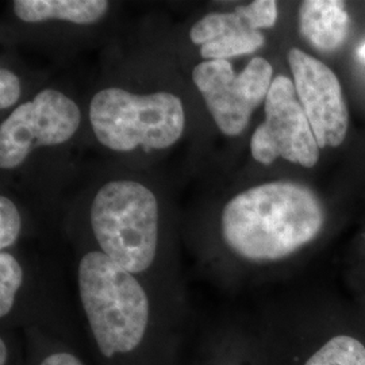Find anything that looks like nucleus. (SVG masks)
<instances>
[{
	"mask_svg": "<svg viewBox=\"0 0 365 365\" xmlns=\"http://www.w3.org/2000/svg\"><path fill=\"white\" fill-rule=\"evenodd\" d=\"M78 291L95 364L180 365L182 330L161 321L138 276L90 250Z\"/></svg>",
	"mask_w": 365,
	"mask_h": 365,
	"instance_id": "obj_1",
	"label": "nucleus"
},
{
	"mask_svg": "<svg viewBox=\"0 0 365 365\" xmlns=\"http://www.w3.org/2000/svg\"><path fill=\"white\" fill-rule=\"evenodd\" d=\"M325 211L313 190L299 182H264L235 195L222 211L225 245L252 262L283 260L321 233Z\"/></svg>",
	"mask_w": 365,
	"mask_h": 365,
	"instance_id": "obj_2",
	"label": "nucleus"
},
{
	"mask_svg": "<svg viewBox=\"0 0 365 365\" xmlns=\"http://www.w3.org/2000/svg\"><path fill=\"white\" fill-rule=\"evenodd\" d=\"M91 227L98 247L107 257L140 276L156 262L158 203L141 182L113 180L92 200Z\"/></svg>",
	"mask_w": 365,
	"mask_h": 365,
	"instance_id": "obj_3",
	"label": "nucleus"
},
{
	"mask_svg": "<svg viewBox=\"0 0 365 365\" xmlns=\"http://www.w3.org/2000/svg\"><path fill=\"white\" fill-rule=\"evenodd\" d=\"M90 120L98 141L111 150L167 149L180 140L185 113L170 92L138 95L111 87L92 98Z\"/></svg>",
	"mask_w": 365,
	"mask_h": 365,
	"instance_id": "obj_4",
	"label": "nucleus"
},
{
	"mask_svg": "<svg viewBox=\"0 0 365 365\" xmlns=\"http://www.w3.org/2000/svg\"><path fill=\"white\" fill-rule=\"evenodd\" d=\"M272 75V66L256 57L240 75L227 60L203 61L195 66L192 80L218 129L235 137L247 129L253 111L265 102Z\"/></svg>",
	"mask_w": 365,
	"mask_h": 365,
	"instance_id": "obj_5",
	"label": "nucleus"
},
{
	"mask_svg": "<svg viewBox=\"0 0 365 365\" xmlns=\"http://www.w3.org/2000/svg\"><path fill=\"white\" fill-rule=\"evenodd\" d=\"M78 105L57 90L38 92L33 101L18 106L0 126V167L14 170L33 149L69 141L78 131Z\"/></svg>",
	"mask_w": 365,
	"mask_h": 365,
	"instance_id": "obj_6",
	"label": "nucleus"
},
{
	"mask_svg": "<svg viewBox=\"0 0 365 365\" xmlns=\"http://www.w3.org/2000/svg\"><path fill=\"white\" fill-rule=\"evenodd\" d=\"M319 145L306 117L294 80L274 78L265 99V120L250 138L252 157L264 165L284 158L304 168H313L319 160Z\"/></svg>",
	"mask_w": 365,
	"mask_h": 365,
	"instance_id": "obj_7",
	"label": "nucleus"
},
{
	"mask_svg": "<svg viewBox=\"0 0 365 365\" xmlns=\"http://www.w3.org/2000/svg\"><path fill=\"white\" fill-rule=\"evenodd\" d=\"M288 64L298 101L319 148H337L349 128V111L339 78L322 61L297 48L288 52Z\"/></svg>",
	"mask_w": 365,
	"mask_h": 365,
	"instance_id": "obj_8",
	"label": "nucleus"
},
{
	"mask_svg": "<svg viewBox=\"0 0 365 365\" xmlns=\"http://www.w3.org/2000/svg\"><path fill=\"white\" fill-rule=\"evenodd\" d=\"M349 30V15L339 0H306L299 7V31L318 52L337 51Z\"/></svg>",
	"mask_w": 365,
	"mask_h": 365,
	"instance_id": "obj_9",
	"label": "nucleus"
},
{
	"mask_svg": "<svg viewBox=\"0 0 365 365\" xmlns=\"http://www.w3.org/2000/svg\"><path fill=\"white\" fill-rule=\"evenodd\" d=\"M107 10L106 0H16L14 3V13L27 24L57 19L91 25L102 19Z\"/></svg>",
	"mask_w": 365,
	"mask_h": 365,
	"instance_id": "obj_10",
	"label": "nucleus"
},
{
	"mask_svg": "<svg viewBox=\"0 0 365 365\" xmlns=\"http://www.w3.org/2000/svg\"><path fill=\"white\" fill-rule=\"evenodd\" d=\"M264 43L265 37L261 31L247 27L200 46V56L206 61L227 60L237 56L256 52Z\"/></svg>",
	"mask_w": 365,
	"mask_h": 365,
	"instance_id": "obj_11",
	"label": "nucleus"
},
{
	"mask_svg": "<svg viewBox=\"0 0 365 365\" xmlns=\"http://www.w3.org/2000/svg\"><path fill=\"white\" fill-rule=\"evenodd\" d=\"M303 365H365L363 342L349 336L329 339Z\"/></svg>",
	"mask_w": 365,
	"mask_h": 365,
	"instance_id": "obj_12",
	"label": "nucleus"
},
{
	"mask_svg": "<svg viewBox=\"0 0 365 365\" xmlns=\"http://www.w3.org/2000/svg\"><path fill=\"white\" fill-rule=\"evenodd\" d=\"M24 280L25 272L21 262L10 252H0V319L3 325L11 319L16 309Z\"/></svg>",
	"mask_w": 365,
	"mask_h": 365,
	"instance_id": "obj_13",
	"label": "nucleus"
},
{
	"mask_svg": "<svg viewBox=\"0 0 365 365\" xmlns=\"http://www.w3.org/2000/svg\"><path fill=\"white\" fill-rule=\"evenodd\" d=\"M249 27L244 19L233 13H211L199 19L194 26L191 27L190 38L192 43L203 46L209 42L222 38L230 33Z\"/></svg>",
	"mask_w": 365,
	"mask_h": 365,
	"instance_id": "obj_14",
	"label": "nucleus"
},
{
	"mask_svg": "<svg viewBox=\"0 0 365 365\" xmlns=\"http://www.w3.org/2000/svg\"><path fill=\"white\" fill-rule=\"evenodd\" d=\"M235 11L250 29L257 31L274 27L277 21V4L274 0H256L248 6L235 7Z\"/></svg>",
	"mask_w": 365,
	"mask_h": 365,
	"instance_id": "obj_15",
	"label": "nucleus"
},
{
	"mask_svg": "<svg viewBox=\"0 0 365 365\" xmlns=\"http://www.w3.org/2000/svg\"><path fill=\"white\" fill-rule=\"evenodd\" d=\"M22 221L19 211L6 196L0 197V249L1 252L11 248L21 235Z\"/></svg>",
	"mask_w": 365,
	"mask_h": 365,
	"instance_id": "obj_16",
	"label": "nucleus"
},
{
	"mask_svg": "<svg viewBox=\"0 0 365 365\" xmlns=\"http://www.w3.org/2000/svg\"><path fill=\"white\" fill-rule=\"evenodd\" d=\"M21 96V83L9 69L0 71V108L6 110L15 105Z\"/></svg>",
	"mask_w": 365,
	"mask_h": 365,
	"instance_id": "obj_17",
	"label": "nucleus"
},
{
	"mask_svg": "<svg viewBox=\"0 0 365 365\" xmlns=\"http://www.w3.org/2000/svg\"><path fill=\"white\" fill-rule=\"evenodd\" d=\"M200 365H235L232 364V363H227V361H221V360H218V359H215L214 357V354H212V349L209 348L207 349V352L205 353V356H203V359L200 360Z\"/></svg>",
	"mask_w": 365,
	"mask_h": 365,
	"instance_id": "obj_18",
	"label": "nucleus"
},
{
	"mask_svg": "<svg viewBox=\"0 0 365 365\" xmlns=\"http://www.w3.org/2000/svg\"><path fill=\"white\" fill-rule=\"evenodd\" d=\"M359 56H360V58L365 61V42L360 46V49H359Z\"/></svg>",
	"mask_w": 365,
	"mask_h": 365,
	"instance_id": "obj_19",
	"label": "nucleus"
}]
</instances>
